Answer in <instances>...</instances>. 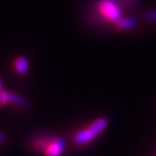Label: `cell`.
Listing matches in <instances>:
<instances>
[{"label":"cell","instance_id":"obj_10","mask_svg":"<svg viewBox=\"0 0 156 156\" xmlns=\"http://www.w3.org/2000/svg\"><path fill=\"white\" fill-rule=\"evenodd\" d=\"M5 134L4 133H1V132H0V143H2L3 141H4V140H5Z\"/></svg>","mask_w":156,"mask_h":156},{"label":"cell","instance_id":"obj_1","mask_svg":"<svg viewBox=\"0 0 156 156\" xmlns=\"http://www.w3.org/2000/svg\"><path fill=\"white\" fill-rule=\"evenodd\" d=\"M108 126V121L105 118H99L92 122L89 126L80 130L74 135L73 142L76 145H85L94 140L99 134H101Z\"/></svg>","mask_w":156,"mask_h":156},{"label":"cell","instance_id":"obj_6","mask_svg":"<svg viewBox=\"0 0 156 156\" xmlns=\"http://www.w3.org/2000/svg\"><path fill=\"white\" fill-rule=\"evenodd\" d=\"M14 68L18 74H26L29 71V62L24 57H18L14 62Z\"/></svg>","mask_w":156,"mask_h":156},{"label":"cell","instance_id":"obj_5","mask_svg":"<svg viewBox=\"0 0 156 156\" xmlns=\"http://www.w3.org/2000/svg\"><path fill=\"white\" fill-rule=\"evenodd\" d=\"M7 101L8 102H11L14 105H16L18 108H27V102L24 98H23L21 96H20L18 94H15L13 92H10V91H7Z\"/></svg>","mask_w":156,"mask_h":156},{"label":"cell","instance_id":"obj_2","mask_svg":"<svg viewBox=\"0 0 156 156\" xmlns=\"http://www.w3.org/2000/svg\"><path fill=\"white\" fill-rule=\"evenodd\" d=\"M96 10L104 20L115 23L122 17L123 7L119 0H98Z\"/></svg>","mask_w":156,"mask_h":156},{"label":"cell","instance_id":"obj_8","mask_svg":"<svg viewBox=\"0 0 156 156\" xmlns=\"http://www.w3.org/2000/svg\"><path fill=\"white\" fill-rule=\"evenodd\" d=\"M143 16L146 20L150 21V23H156V9H148L144 11Z\"/></svg>","mask_w":156,"mask_h":156},{"label":"cell","instance_id":"obj_9","mask_svg":"<svg viewBox=\"0 0 156 156\" xmlns=\"http://www.w3.org/2000/svg\"><path fill=\"white\" fill-rule=\"evenodd\" d=\"M122 5V7H125V8H133L134 6H135L137 3L139 2V0H119Z\"/></svg>","mask_w":156,"mask_h":156},{"label":"cell","instance_id":"obj_4","mask_svg":"<svg viewBox=\"0 0 156 156\" xmlns=\"http://www.w3.org/2000/svg\"><path fill=\"white\" fill-rule=\"evenodd\" d=\"M138 26V20L133 16H127V17H121L118 21L115 23V27L118 30H133Z\"/></svg>","mask_w":156,"mask_h":156},{"label":"cell","instance_id":"obj_7","mask_svg":"<svg viewBox=\"0 0 156 156\" xmlns=\"http://www.w3.org/2000/svg\"><path fill=\"white\" fill-rule=\"evenodd\" d=\"M7 104H8L7 91H5L2 80H1V78H0V107H5Z\"/></svg>","mask_w":156,"mask_h":156},{"label":"cell","instance_id":"obj_3","mask_svg":"<svg viewBox=\"0 0 156 156\" xmlns=\"http://www.w3.org/2000/svg\"><path fill=\"white\" fill-rule=\"evenodd\" d=\"M65 141L60 137L47 142L44 147V153L46 156H60L65 150Z\"/></svg>","mask_w":156,"mask_h":156}]
</instances>
